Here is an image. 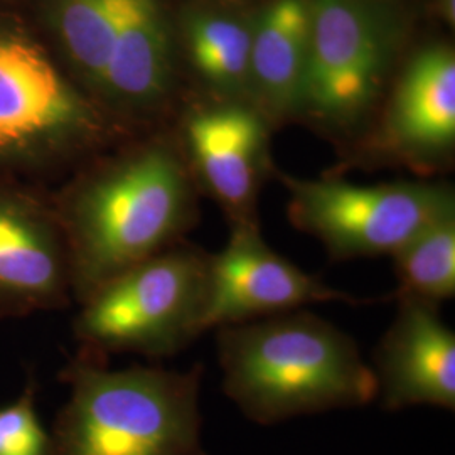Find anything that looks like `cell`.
Returning a JSON list of instances; mask_svg holds the SVG:
<instances>
[{"label": "cell", "instance_id": "10", "mask_svg": "<svg viewBox=\"0 0 455 455\" xmlns=\"http://www.w3.org/2000/svg\"><path fill=\"white\" fill-rule=\"evenodd\" d=\"M455 146V54L428 44L395 75L374 133V152L395 163L430 169Z\"/></svg>", "mask_w": 455, "mask_h": 455}, {"label": "cell", "instance_id": "1", "mask_svg": "<svg viewBox=\"0 0 455 455\" xmlns=\"http://www.w3.org/2000/svg\"><path fill=\"white\" fill-rule=\"evenodd\" d=\"M52 208L71 295L82 304L115 276L180 243L195 221V182L180 144L154 137L95 164Z\"/></svg>", "mask_w": 455, "mask_h": 455}, {"label": "cell", "instance_id": "16", "mask_svg": "<svg viewBox=\"0 0 455 455\" xmlns=\"http://www.w3.org/2000/svg\"><path fill=\"white\" fill-rule=\"evenodd\" d=\"M116 0H44L56 54L100 103L114 39Z\"/></svg>", "mask_w": 455, "mask_h": 455}, {"label": "cell", "instance_id": "4", "mask_svg": "<svg viewBox=\"0 0 455 455\" xmlns=\"http://www.w3.org/2000/svg\"><path fill=\"white\" fill-rule=\"evenodd\" d=\"M125 133L54 51L22 28L0 26L2 180L78 163Z\"/></svg>", "mask_w": 455, "mask_h": 455}, {"label": "cell", "instance_id": "11", "mask_svg": "<svg viewBox=\"0 0 455 455\" xmlns=\"http://www.w3.org/2000/svg\"><path fill=\"white\" fill-rule=\"evenodd\" d=\"M69 295V261L54 208L0 180V317L60 309Z\"/></svg>", "mask_w": 455, "mask_h": 455}, {"label": "cell", "instance_id": "8", "mask_svg": "<svg viewBox=\"0 0 455 455\" xmlns=\"http://www.w3.org/2000/svg\"><path fill=\"white\" fill-rule=\"evenodd\" d=\"M228 243L210 255L204 329L243 324L310 304L359 300L310 275L278 255L261 236L257 220L231 225Z\"/></svg>", "mask_w": 455, "mask_h": 455}, {"label": "cell", "instance_id": "17", "mask_svg": "<svg viewBox=\"0 0 455 455\" xmlns=\"http://www.w3.org/2000/svg\"><path fill=\"white\" fill-rule=\"evenodd\" d=\"M398 293L439 306L455 295V212L420 229L393 255Z\"/></svg>", "mask_w": 455, "mask_h": 455}, {"label": "cell", "instance_id": "5", "mask_svg": "<svg viewBox=\"0 0 455 455\" xmlns=\"http://www.w3.org/2000/svg\"><path fill=\"white\" fill-rule=\"evenodd\" d=\"M208 267V253L178 243L115 276L80 304V349L101 358L178 355L206 332Z\"/></svg>", "mask_w": 455, "mask_h": 455}, {"label": "cell", "instance_id": "12", "mask_svg": "<svg viewBox=\"0 0 455 455\" xmlns=\"http://www.w3.org/2000/svg\"><path fill=\"white\" fill-rule=\"evenodd\" d=\"M176 44L164 0H116L100 105L125 129L150 122L178 86Z\"/></svg>", "mask_w": 455, "mask_h": 455}, {"label": "cell", "instance_id": "6", "mask_svg": "<svg viewBox=\"0 0 455 455\" xmlns=\"http://www.w3.org/2000/svg\"><path fill=\"white\" fill-rule=\"evenodd\" d=\"M310 41L297 116L351 135L381 107L395 78L400 33L371 0H309Z\"/></svg>", "mask_w": 455, "mask_h": 455}, {"label": "cell", "instance_id": "18", "mask_svg": "<svg viewBox=\"0 0 455 455\" xmlns=\"http://www.w3.org/2000/svg\"><path fill=\"white\" fill-rule=\"evenodd\" d=\"M36 385L29 378L14 403L0 410V455H49V432L34 405Z\"/></svg>", "mask_w": 455, "mask_h": 455}, {"label": "cell", "instance_id": "13", "mask_svg": "<svg viewBox=\"0 0 455 455\" xmlns=\"http://www.w3.org/2000/svg\"><path fill=\"white\" fill-rule=\"evenodd\" d=\"M398 310L374 351L378 398L388 411L455 410V334L437 306L396 295Z\"/></svg>", "mask_w": 455, "mask_h": 455}, {"label": "cell", "instance_id": "19", "mask_svg": "<svg viewBox=\"0 0 455 455\" xmlns=\"http://www.w3.org/2000/svg\"><path fill=\"white\" fill-rule=\"evenodd\" d=\"M440 16L451 26H454L455 19V0H437Z\"/></svg>", "mask_w": 455, "mask_h": 455}, {"label": "cell", "instance_id": "9", "mask_svg": "<svg viewBox=\"0 0 455 455\" xmlns=\"http://www.w3.org/2000/svg\"><path fill=\"white\" fill-rule=\"evenodd\" d=\"M270 122L250 103L210 101L191 108L180 129V152L191 176L231 223L255 218L261 180L270 169Z\"/></svg>", "mask_w": 455, "mask_h": 455}, {"label": "cell", "instance_id": "15", "mask_svg": "<svg viewBox=\"0 0 455 455\" xmlns=\"http://www.w3.org/2000/svg\"><path fill=\"white\" fill-rule=\"evenodd\" d=\"M182 46L196 80L212 101L251 105V22L218 11H191L182 20Z\"/></svg>", "mask_w": 455, "mask_h": 455}, {"label": "cell", "instance_id": "3", "mask_svg": "<svg viewBox=\"0 0 455 455\" xmlns=\"http://www.w3.org/2000/svg\"><path fill=\"white\" fill-rule=\"evenodd\" d=\"M60 378L69 398L49 434V455H208L201 364L108 370L107 358L80 349Z\"/></svg>", "mask_w": 455, "mask_h": 455}, {"label": "cell", "instance_id": "14", "mask_svg": "<svg viewBox=\"0 0 455 455\" xmlns=\"http://www.w3.org/2000/svg\"><path fill=\"white\" fill-rule=\"evenodd\" d=\"M309 41V0H272L251 22V105L270 125L299 114Z\"/></svg>", "mask_w": 455, "mask_h": 455}, {"label": "cell", "instance_id": "2", "mask_svg": "<svg viewBox=\"0 0 455 455\" xmlns=\"http://www.w3.org/2000/svg\"><path fill=\"white\" fill-rule=\"evenodd\" d=\"M223 390L251 422L366 407L378 398L373 368L356 341L309 310L216 329Z\"/></svg>", "mask_w": 455, "mask_h": 455}, {"label": "cell", "instance_id": "7", "mask_svg": "<svg viewBox=\"0 0 455 455\" xmlns=\"http://www.w3.org/2000/svg\"><path fill=\"white\" fill-rule=\"evenodd\" d=\"M293 227L317 238L334 260L393 255L420 229L455 212L447 184L400 180L358 186L341 178L302 180L280 172Z\"/></svg>", "mask_w": 455, "mask_h": 455}]
</instances>
